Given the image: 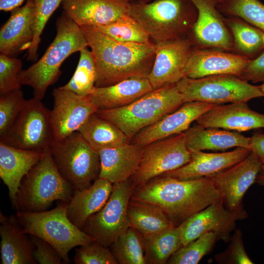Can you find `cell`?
<instances>
[{
	"mask_svg": "<svg viewBox=\"0 0 264 264\" xmlns=\"http://www.w3.org/2000/svg\"><path fill=\"white\" fill-rule=\"evenodd\" d=\"M80 27L90 48L96 67L95 87H108L131 78H148L155 58L154 43L120 42L94 26Z\"/></svg>",
	"mask_w": 264,
	"mask_h": 264,
	"instance_id": "cell-1",
	"label": "cell"
},
{
	"mask_svg": "<svg viewBox=\"0 0 264 264\" xmlns=\"http://www.w3.org/2000/svg\"><path fill=\"white\" fill-rule=\"evenodd\" d=\"M220 198L210 177L182 180L160 176L136 187L131 199L158 206L177 227Z\"/></svg>",
	"mask_w": 264,
	"mask_h": 264,
	"instance_id": "cell-2",
	"label": "cell"
},
{
	"mask_svg": "<svg viewBox=\"0 0 264 264\" xmlns=\"http://www.w3.org/2000/svg\"><path fill=\"white\" fill-rule=\"evenodd\" d=\"M56 35L44 54L19 75L21 85L33 90V97L42 100L48 88L58 80L63 63L72 54L88 47L81 27L63 11L56 22Z\"/></svg>",
	"mask_w": 264,
	"mask_h": 264,
	"instance_id": "cell-3",
	"label": "cell"
},
{
	"mask_svg": "<svg viewBox=\"0 0 264 264\" xmlns=\"http://www.w3.org/2000/svg\"><path fill=\"white\" fill-rule=\"evenodd\" d=\"M130 15L154 43L188 36L198 11L190 0L130 2Z\"/></svg>",
	"mask_w": 264,
	"mask_h": 264,
	"instance_id": "cell-4",
	"label": "cell"
},
{
	"mask_svg": "<svg viewBox=\"0 0 264 264\" xmlns=\"http://www.w3.org/2000/svg\"><path fill=\"white\" fill-rule=\"evenodd\" d=\"M183 103L176 85L170 84L154 89L125 107L98 109L95 113L116 125L130 142L141 130L174 112Z\"/></svg>",
	"mask_w": 264,
	"mask_h": 264,
	"instance_id": "cell-5",
	"label": "cell"
},
{
	"mask_svg": "<svg viewBox=\"0 0 264 264\" xmlns=\"http://www.w3.org/2000/svg\"><path fill=\"white\" fill-rule=\"evenodd\" d=\"M74 191L59 171L50 147L22 178L15 209L17 211H45L55 200L68 202Z\"/></svg>",
	"mask_w": 264,
	"mask_h": 264,
	"instance_id": "cell-6",
	"label": "cell"
},
{
	"mask_svg": "<svg viewBox=\"0 0 264 264\" xmlns=\"http://www.w3.org/2000/svg\"><path fill=\"white\" fill-rule=\"evenodd\" d=\"M68 202L62 201L55 208L40 212L19 211L17 217L22 231L38 237L54 246L64 263L70 262L68 255L75 246L95 241L90 236L72 223L66 215Z\"/></svg>",
	"mask_w": 264,
	"mask_h": 264,
	"instance_id": "cell-7",
	"label": "cell"
},
{
	"mask_svg": "<svg viewBox=\"0 0 264 264\" xmlns=\"http://www.w3.org/2000/svg\"><path fill=\"white\" fill-rule=\"evenodd\" d=\"M50 150L59 171L75 190L88 188L99 177V153L79 132L54 140Z\"/></svg>",
	"mask_w": 264,
	"mask_h": 264,
	"instance_id": "cell-8",
	"label": "cell"
},
{
	"mask_svg": "<svg viewBox=\"0 0 264 264\" xmlns=\"http://www.w3.org/2000/svg\"><path fill=\"white\" fill-rule=\"evenodd\" d=\"M184 103L201 101L217 105L247 102L264 97L259 86L250 84L231 74H219L200 78L184 76L176 84Z\"/></svg>",
	"mask_w": 264,
	"mask_h": 264,
	"instance_id": "cell-9",
	"label": "cell"
},
{
	"mask_svg": "<svg viewBox=\"0 0 264 264\" xmlns=\"http://www.w3.org/2000/svg\"><path fill=\"white\" fill-rule=\"evenodd\" d=\"M54 140L50 110L42 100H26L16 120L0 142L16 148L44 153Z\"/></svg>",
	"mask_w": 264,
	"mask_h": 264,
	"instance_id": "cell-10",
	"label": "cell"
},
{
	"mask_svg": "<svg viewBox=\"0 0 264 264\" xmlns=\"http://www.w3.org/2000/svg\"><path fill=\"white\" fill-rule=\"evenodd\" d=\"M133 191L130 178L113 184L106 203L88 219L81 230L98 243L110 247L131 227L127 210Z\"/></svg>",
	"mask_w": 264,
	"mask_h": 264,
	"instance_id": "cell-11",
	"label": "cell"
},
{
	"mask_svg": "<svg viewBox=\"0 0 264 264\" xmlns=\"http://www.w3.org/2000/svg\"><path fill=\"white\" fill-rule=\"evenodd\" d=\"M191 159L184 133L157 140L143 147L139 167L130 178L134 189L163 174L177 169Z\"/></svg>",
	"mask_w": 264,
	"mask_h": 264,
	"instance_id": "cell-12",
	"label": "cell"
},
{
	"mask_svg": "<svg viewBox=\"0 0 264 264\" xmlns=\"http://www.w3.org/2000/svg\"><path fill=\"white\" fill-rule=\"evenodd\" d=\"M247 217L243 207L230 211L225 207L220 198L192 215L177 226L182 245L210 232L216 234L218 240L228 242L231 239L230 233L235 229L236 221Z\"/></svg>",
	"mask_w": 264,
	"mask_h": 264,
	"instance_id": "cell-13",
	"label": "cell"
},
{
	"mask_svg": "<svg viewBox=\"0 0 264 264\" xmlns=\"http://www.w3.org/2000/svg\"><path fill=\"white\" fill-rule=\"evenodd\" d=\"M53 107L50 118L54 140H61L77 132L98 108L89 95L55 88L52 92Z\"/></svg>",
	"mask_w": 264,
	"mask_h": 264,
	"instance_id": "cell-14",
	"label": "cell"
},
{
	"mask_svg": "<svg viewBox=\"0 0 264 264\" xmlns=\"http://www.w3.org/2000/svg\"><path fill=\"white\" fill-rule=\"evenodd\" d=\"M155 55L148 77L153 89L176 84L185 76V68L195 47L188 36L155 44Z\"/></svg>",
	"mask_w": 264,
	"mask_h": 264,
	"instance_id": "cell-15",
	"label": "cell"
},
{
	"mask_svg": "<svg viewBox=\"0 0 264 264\" xmlns=\"http://www.w3.org/2000/svg\"><path fill=\"white\" fill-rule=\"evenodd\" d=\"M197 8L198 16L190 39L199 48L234 50L232 36L217 7L215 0H190Z\"/></svg>",
	"mask_w": 264,
	"mask_h": 264,
	"instance_id": "cell-16",
	"label": "cell"
},
{
	"mask_svg": "<svg viewBox=\"0 0 264 264\" xmlns=\"http://www.w3.org/2000/svg\"><path fill=\"white\" fill-rule=\"evenodd\" d=\"M262 164L256 154L251 152L239 163L210 177L227 209L234 211L242 207L243 197L255 183Z\"/></svg>",
	"mask_w": 264,
	"mask_h": 264,
	"instance_id": "cell-17",
	"label": "cell"
},
{
	"mask_svg": "<svg viewBox=\"0 0 264 264\" xmlns=\"http://www.w3.org/2000/svg\"><path fill=\"white\" fill-rule=\"evenodd\" d=\"M217 105L201 101L184 103L174 112L141 130L130 142L143 147L154 141L183 133L193 121Z\"/></svg>",
	"mask_w": 264,
	"mask_h": 264,
	"instance_id": "cell-18",
	"label": "cell"
},
{
	"mask_svg": "<svg viewBox=\"0 0 264 264\" xmlns=\"http://www.w3.org/2000/svg\"><path fill=\"white\" fill-rule=\"evenodd\" d=\"M251 152L250 149L244 147L222 153L192 152L191 159L188 163L161 176L182 180L211 177L239 163Z\"/></svg>",
	"mask_w": 264,
	"mask_h": 264,
	"instance_id": "cell-19",
	"label": "cell"
},
{
	"mask_svg": "<svg viewBox=\"0 0 264 264\" xmlns=\"http://www.w3.org/2000/svg\"><path fill=\"white\" fill-rule=\"evenodd\" d=\"M251 59L220 49L194 47L185 68V76L197 79L219 74H231L240 78Z\"/></svg>",
	"mask_w": 264,
	"mask_h": 264,
	"instance_id": "cell-20",
	"label": "cell"
},
{
	"mask_svg": "<svg viewBox=\"0 0 264 264\" xmlns=\"http://www.w3.org/2000/svg\"><path fill=\"white\" fill-rule=\"evenodd\" d=\"M64 12L79 26H99L130 14L127 0H64Z\"/></svg>",
	"mask_w": 264,
	"mask_h": 264,
	"instance_id": "cell-21",
	"label": "cell"
},
{
	"mask_svg": "<svg viewBox=\"0 0 264 264\" xmlns=\"http://www.w3.org/2000/svg\"><path fill=\"white\" fill-rule=\"evenodd\" d=\"M11 11L8 20L0 30V54L16 57L30 47L35 31L33 0Z\"/></svg>",
	"mask_w": 264,
	"mask_h": 264,
	"instance_id": "cell-22",
	"label": "cell"
},
{
	"mask_svg": "<svg viewBox=\"0 0 264 264\" xmlns=\"http://www.w3.org/2000/svg\"><path fill=\"white\" fill-rule=\"evenodd\" d=\"M197 124L205 128L238 132L264 128V114L251 110L247 102L218 105L200 115Z\"/></svg>",
	"mask_w": 264,
	"mask_h": 264,
	"instance_id": "cell-23",
	"label": "cell"
},
{
	"mask_svg": "<svg viewBox=\"0 0 264 264\" xmlns=\"http://www.w3.org/2000/svg\"><path fill=\"white\" fill-rule=\"evenodd\" d=\"M143 147L131 142L99 151V177L112 184L130 179L140 164Z\"/></svg>",
	"mask_w": 264,
	"mask_h": 264,
	"instance_id": "cell-24",
	"label": "cell"
},
{
	"mask_svg": "<svg viewBox=\"0 0 264 264\" xmlns=\"http://www.w3.org/2000/svg\"><path fill=\"white\" fill-rule=\"evenodd\" d=\"M43 153L16 148L0 142V177L8 188L13 208L15 209L22 178L40 160Z\"/></svg>",
	"mask_w": 264,
	"mask_h": 264,
	"instance_id": "cell-25",
	"label": "cell"
},
{
	"mask_svg": "<svg viewBox=\"0 0 264 264\" xmlns=\"http://www.w3.org/2000/svg\"><path fill=\"white\" fill-rule=\"evenodd\" d=\"M0 258L2 264H35V248L31 239L22 231L17 216L0 214Z\"/></svg>",
	"mask_w": 264,
	"mask_h": 264,
	"instance_id": "cell-26",
	"label": "cell"
},
{
	"mask_svg": "<svg viewBox=\"0 0 264 264\" xmlns=\"http://www.w3.org/2000/svg\"><path fill=\"white\" fill-rule=\"evenodd\" d=\"M112 187L109 180L98 178L88 188L75 190L66 208L68 219L82 229L88 219L106 203Z\"/></svg>",
	"mask_w": 264,
	"mask_h": 264,
	"instance_id": "cell-27",
	"label": "cell"
},
{
	"mask_svg": "<svg viewBox=\"0 0 264 264\" xmlns=\"http://www.w3.org/2000/svg\"><path fill=\"white\" fill-rule=\"evenodd\" d=\"M153 90L148 78L134 77L108 87H94L88 95L98 109H113L127 106Z\"/></svg>",
	"mask_w": 264,
	"mask_h": 264,
	"instance_id": "cell-28",
	"label": "cell"
},
{
	"mask_svg": "<svg viewBox=\"0 0 264 264\" xmlns=\"http://www.w3.org/2000/svg\"><path fill=\"white\" fill-rule=\"evenodd\" d=\"M183 133L186 147L190 152L225 151L233 147L250 149V137L236 131L205 128L198 124L189 127Z\"/></svg>",
	"mask_w": 264,
	"mask_h": 264,
	"instance_id": "cell-29",
	"label": "cell"
},
{
	"mask_svg": "<svg viewBox=\"0 0 264 264\" xmlns=\"http://www.w3.org/2000/svg\"><path fill=\"white\" fill-rule=\"evenodd\" d=\"M127 213L131 226L143 238L175 227L163 210L152 203L131 199Z\"/></svg>",
	"mask_w": 264,
	"mask_h": 264,
	"instance_id": "cell-30",
	"label": "cell"
},
{
	"mask_svg": "<svg viewBox=\"0 0 264 264\" xmlns=\"http://www.w3.org/2000/svg\"><path fill=\"white\" fill-rule=\"evenodd\" d=\"M78 132L97 152L130 142L126 135L116 125L96 113L89 116Z\"/></svg>",
	"mask_w": 264,
	"mask_h": 264,
	"instance_id": "cell-31",
	"label": "cell"
},
{
	"mask_svg": "<svg viewBox=\"0 0 264 264\" xmlns=\"http://www.w3.org/2000/svg\"><path fill=\"white\" fill-rule=\"evenodd\" d=\"M233 37L234 51L252 59L264 50V32L235 16L224 18Z\"/></svg>",
	"mask_w": 264,
	"mask_h": 264,
	"instance_id": "cell-32",
	"label": "cell"
},
{
	"mask_svg": "<svg viewBox=\"0 0 264 264\" xmlns=\"http://www.w3.org/2000/svg\"><path fill=\"white\" fill-rule=\"evenodd\" d=\"M147 264H164L182 246L177 227H173L151 236L143 238Z\"/></svg>",
	"mask_w": 264,
	"mask_h": 264,
	"instance_id": "cell-33",
	"label": "cell"
},
{
	"mask_svg": "<svg viewBox=\"0 0 264 264\" xmlns=\"http://www.w3.org/2000/svg\"><path fill=\"white\" fill-rule=\"evenodd\" d=\"M110 247L118 264H147L145 256L143 238L131 226Z\"/></svg>",
	"mask_w": 264,
	"mask_h": 264,
	"instance_id": "cell-34",
	"label": "cell"
},
{
	"mask_svg": "<svg viewBox=\"0 0 264 264\" xmlns=\"http://www.w3.org/2000/svg\"><path fill=\"white\" fill-rule=\"evenodd\" d=\"M95 27L106 35L120 42L146 44L154 43L147 32L130 14L109 24Z\"/></svg>",
	"mask_w": 264,
	"mask_h": 264,
	"instance_id": "cell-35",
	"label": "cell"
},
{
	"mask_svg": "<svg viewBox=\"0 0 264 264\" xmlns=\"http://www.w3.org/2000/svg\"><path fill=\"white\" fill-rule=\"evenodd\" d=\"M80 52L79 62L70 80L61 89L82 95H88L93 88L96 78V67L90 50L88 47Z\"/></svg>",
	"mask_w": 264,
	"mask_h": 264,
	"instance_id": "cell-36",
	"label": "cell"
},
{
	"mask_svg": "<svg viewBox=\"0 0 264 264\" xmlns=\"http://www.w3.org/2000/svg\"><path fill=\"white\" fill-rule=\"evenodd\" d=\"M217 7L221 13L238 17L264 32V4L259 0H224Z\"/></svg>",
	"mask_w": 264,
	"mask_h": 264,
	"instance_id": "cell-37",
	"label": "cell"
},
{
	"mask_svg": "<svg viewBox=\"0 0 264 264\" xmlns=\"http://www.w3.org/2000/svg\"><path fill=\"white\" fill-rule=\"evenodd\" d=\"M218 241L216 234L205 233L185 245L180 247L170 258L167 264H197L209 253Z\"/></svg>",
	"mask_w": 264,
	"mask_h": 264,
	"instance_id": "cell-38",
	"label": "cell"
},
{
	"mask_svg": "<svg viewBox=\"0 0 264 264\" xmlns=\"http://www.w3.org/2000/svg\"><path fill=\"white\" fill-rule=\"evenodd\" d=\"M35 7V31L33 41L27 50V60L35 62L41 36L46 24L64 0H33Z\"/></svg>",
	"mask_w": 264,
	"mask_h": 264,
	"instance_id": "cell-39",
	"label": "cell"
},
{
	"mask_svg": "<svg viewBox=\"0 0 264 264\" xmlns=\"http://www.w3.org/2000/svg\"><path fill=\"white\" fill-rule=\"evenodd\" d=\"M26 100L21 88L0 95V137L11 127Z\"/></svg>",
	"mask_w": 264,
	"mask_h": 264,
	"instance_id": "cell-40",
	"label": "cell"
},
{
	"mask_svg": "<svg viewBox=\"0 0 264 264\" xmlns=\"http://www.w3.org/2000/svg\"><path fill=\"white\" fill-rule=\"evenodd\" d=\"M75 264H117L111 250L96 241L75 249Z\"/></svg>",
	"mask_w": 264,
	"mask_h": 264,
	"instance_id": "cell-41",
	"label": "cell"
},
{
	"mask_svg": "<svg viewBox=\"0 0 264 264\" xmlns=\"http://www.w3.org/2000/svg\"><path fill=\"white\" fill-rule=\"evenodd\" d=\"M22 66L20 59L0 54V95L21 88L19 75Z\"/></svg>",
	"mask_w": 264,
	"mask_h": 264,
	"instance_id": "cell-42",
	"label": "cell"
},
{
	"mask_svg": "<svg viewBox=\"0 0 264 264\" xmlns=\"http://www.w3.org/2000/svg\"><path fill=\"white\" fill-rule=\"evenodd\" d=\"M242 234L240 229L235 231L230 239V243L223 252L218 254L215 259L218 263L227 264H252L243 246Z\"/></svg>",
	"mask_w": 264,
	"mask_h": 264,
	"instance_id": "cell-43",
	"label": "cell"
},
{
	"mask_svg": "<svg viewBox=\"0 0 264 264\" xmlns=\"http://www.w3.org/2000/svg\"><path fill=\"white\" fill-rule=\"evenodd\" d=\"M30 238L35 246L32 256L40 264H60L63 259L56 248L44 240L34 235Z\"/></svg>",
	"mask_w": 264,
	"mask_h": 264,
	"instance_id": "cell-44",
	"label": "cell"
},
{
	"mask_svg": "<svg viewBox=\"0 0 264 264\" xmlns=\"http://www.w3.org/2000/svg\"><path fill=\"white\" fill-rule=\"evenodd\" d=\"M240 78L253 83L264 82V50L250 60Z\"/></svg>",
	"mask_w": 264,
	"mask_h": 264,
	"instance_id": "cell-45",
	"label": "cell"
},
{
	"mask_svg": "<svg viewBox=\"0 0 264 264\" xmlns=\"http://www.w3.org/2000/svg\"><path fill=\"white\" fill-rule=\"evenodd\" d=\"M249 148L255 153L262 163H264V134L259 132H254L250 137Z\"/></svg>",
	"mask_w": 264,
	"mask_h": 264,
	"instance_id": "cell-46",
	"label": "cell"
},
{
	"mask_svg": "<svg viewBox=\"0 0 264 264\" xmlns=\"http://www.w3.org/2000/svg\"><path fill=\"white\" fill-rule=\"evenodd\" d=\"M25 0H0V10L8 12L20 7Z\"/></svg>",
	"mask_w": 264,
	"mask_h": 264,
	"instance_id": "cell-47",
	"label": "cell"
},
{
	"mask_svg": "<svg viewBox=\"0 0 264 264\" xmlns=\"http://www.w3.org/2000/svg\"><path fill=\"white\" fill-rule=\"evenodd\" d=\"M255 183L264 186V163H262L260 170L257 176Z\"/></svg>",
	"mask_w": 264,
	"mask_h": 264,
	"instance_id": "cell-48",
	"label": "cell"
},
{
	"mask_svg": "<svg viewBox=\"0 0 264 264\" xmlns=\"http://www.w3.org/2000/svg\"><path fill=\"white\" fill-rule=\"evenodd\" d=\"M129 2H149L154 0H127Z\"/></svg>",
	"mask_w": 264,
	"mask_h": 264,
	"instance_id": "cell-49",
	"label": "cell"
},
{
	"mask_svg": "<svg viewBox=\"0 0 264 264\" xmlns=\"http://www.w3.org/2000/svg\"><path fill=\"white\" fill-rule=\"evenodd\" d=\"M259 87L262 92L264 95V82H263V84L262 85L259 86Z\"/></svg>",
	"mask_w": 264,
	"mask_h": 264,
	"instance_id": "cell-50",
	"label": "cell"
},
{
	"mask_svg": "<svg viewBox=\"0 0 264 264\" xmlns=\"http://www.w3.org/2000/svg\"><path fill=\"white\" fill-rule=\"evenodd\" d=\"M216 0L218 3H219V2L224 1V0Z\"/></svg>",
	"mask_w": 264,
	"mask_h": 264,
	"instance_id": "cell-51",
	"label": "cell"
}]
</instances>
